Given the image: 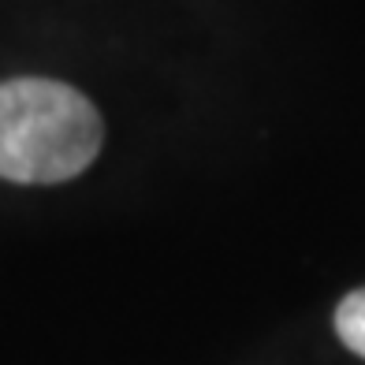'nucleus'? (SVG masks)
<instances>
[{
    "label": "nucleus",
    "mask_w": 365,
    "mask_h": 365,
    "mask_svg": "<svg viewBox=\"0 0 365 365\" xmlns=\"http://www.w3.org/2000/svg\"><path fill=\"white\" fill-rule=\"evenodd\" d=\"M105 138L90 97L53 78L0 82V179L63 182L97 157Z\"/></svg>",
    "instance_id": "1"
},
{
    "label": "nucleus",
    "mask_w": 365,
    "mask_h": 365,
    "mask_svg": "<svg viewBox=\"0 0 365 365\" xmlns=\"http://www.w3.org/2000/svg\"><path fill=\"white\" fill-rule=\"evenodd\" d=\"M336 331L346 343V351H354L358 358H365V287L346 294L339 309H336Z\"/></svg>",
    "instance_id": "2"
}]
</instances>
